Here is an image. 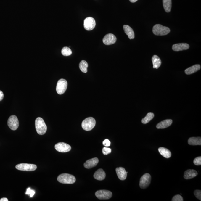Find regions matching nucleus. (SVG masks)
Wrapping results in <instances>:
<instances>
[{"mask_svg": "<svg viewBox=\"0 0 201 201\" xmlns=\"http://www.w3.org/2000/svg\"><path fill=\"white\" fill-rule=\"evenodd\" d=\"M35 127L36 131L40 135H42L46 134L47 130V126L42 118L39 117L36 118Z\"/></svg>", "mask_w": 201, "mask_h": 201, "instance_id": "1", "label": "nucleus"}, {"mask_svg": "<svg viewBox=\"0 0 201 201\" xmlns=\"http://www.w3.org/2000/svg\"><path fill=\"white\" fill-rule=\"evenodd\" d=\"M59 183L65 184H72L76 181V179L73 175L68 173H62L58 176L57 178Z\"/></svg>", "mask_w": 201, "mask_h": 201, "instance_id": "2", "label": "nucleus"}, {"mask_svg": "<svg viewBox=\"0 0 201 201\" xmlns=\"http://www.w3.org/2000/svg\"><path fill=\"white\" fill-rule=\"evenodd\" d=\"M170 32L168 27H165L160 24H156L153 28V32L157 36L166 35Z\"/></svg>", "mask_w": 201, "mask_h": 201, "instance_id": "3", "label": "nucleus"}, {"mask_svg": "<svg viewBox=\"0 0 201 201\" xmlns=\"http://www.w3.org/2000/svg\"><path fill=\"white\" fill-rule=\"evenodd\" d=\"M95 124L96 121L94 118L92 117H89L82 121V127L85 131H89L94 128Z\"/></svg>", "mask_w": 201, "mask_h": 201, "instance_id": "4", "label": "nucleus"}, {"mask_svg": "<svg viewBox=\"0 0 201 201\" xmlns=\"http://www.w3.org/2000/svg\"><path fill=\"white\" fill-rule=\"evenodd\" d=\"M67 87V82L65 79H61L58 81L56 90L57 94L62 95L65 92Z\"/></svg>", "mask_w": 201, "mask_h": 201, "instance_id": "5", "label": "nucleus"}, {"mask_svg": "<svg viewBox=\"0 0 201 201\" xmlns=\"http://www.w3.org/2000/svg\"><path fill=\"white\" fill-rule=\"evenodd\" d=\"M15 168L17 170L22 171H31L36 170L37 166L35 164L21 163L17 165Z\"/></svg>", "mask_w": 201, "mask_h": 201, "instance_id": "6", "label": "nucleus"}, {"mask_svg": "<svg viewBox=\"0 0 201 201\" xmlns=\"http://www.w3.org/2000/svg\"><path fill=\"white\" fill-rule=\"evenodd\" d=\"M151 177L150 174L146 173L141 177L140 180L139 186L142 189H145L150 185L151 182Z\"/></svg>", "mask_w": 201, "mask_h": 201, "instance_id": "7", "label": "nucleus"}, {"mask_svg": "<svg viewBox=\"0 0 201 201\" xmlns=\"http://www.w3.org/2000/svg\"><path fill=\"white\" fill-rule=\"evenodd\" d=\"M8 125L10 129L13 131L17 129L19 125V123L17 117L15 115H12L8 118Z\"/></svg>", "mask_w": 201, "mask_h": 201, "instance_id": "8", "label": "nucleus"}, {"mask_svg": "<svg viewBox=\"0 0 201 201\" xmlns=\"http://www.w3.org/2000/svg\"><path fill=\"white\" fill-rule=\"evenodd\" d=\"M84 27L87 31H91L94 28L96 22L94 19L92 17H89L85 18L84 21Z\"/></svg>", "mask_w": 201, "mask_h": 201, "instance_id": "9", "label": "nucleus"}, {"mask_svg": "<svg viewBox=\"0 0 201 201\" xmlns=\"http://www.w3.org/2000/svg\"><path fill=\"white\" fill-rule=\"evenodd\" d=\"M95 196L98 199L107 200L110 199L112 196V192L107 190H100L97 191Z\"/></svg>", "mask_w": 201, "mask_h": 201, "instance_id": "10", "label": "nucleus"}, {"mask_svg": "<svg viewBox=\"0 0 201 201\" xmlns=\"http://www.w3.org/2000/svg\"><path fill=\"white\" fill-rule=\"evenodd\" d=\"M55 148L59 152L62 153L68 152L71 149L70 145L63 142L57 143L55 145Z\"/></svg>", "mask_w": 201, "mask_h": 201, "instance_id": "11", "label": "nucleus"}, {"mask_svg": "<svg viewBox=\"0 0 201 201\" xmlns=\"http://www.w3.org/2000/svg\"><path fill=\"white\" fill-rule=\"evenodd\" d=\"M116 37L114 34H108L104 36L102 41L105 45H110L115 44L116 42Z\"/></svg>", "mask_w": 201, "mask_h": 201, "instance_id": "12", "label": "nucleus"}, {"mask_svg": "<svg viewBox=\"0 0 201 201\" xmlns=\"http://www.w3.org/2000/svg\"><path fill=\"white\" fill-rule=\"evenodd\" d=\"M190 47V46L187 43H178L173 44V50L174 51H180L186 50Z\"/></svg>", "mask_w": 201, "mask_h": 201, "instance_id": "13", "label": "nucleus"}, {"mask_svg": "<svg viewBox=\"0 0 201 201\" xmlns=\"http://www.w3.org/2000/svg\"><path fill=\"white\" fill-rule=\"evenodd\" d=\"M116 172L118 179L120 180H124L126 179L128 172L126 171L124 168L122 167L117 168L116 169Z\"/></svg>", "mask_w": 201, "mask_h": 201, "instance_id": "14", "label": "nucleus"}, {"mask_svg": "<svg viewBox=\"0 0 201 201\" xmlns=\"http://www.w3.org/2000/svg\"><path fill=\"white\" fill-rule=\"evenodd\" d=\"M99 160L97 157L89 160L84 164V166L87 169H90L95 167L98 164Z\"/></svg>", "mask_w": 201, "mask_h": 201, "instance_id": "15", "label": "nucleus"}, {"mask_svg": "<svg viewBox=\"0 0 201 201\" xmlns=\"http://www.w3.org/2000/svg\"><path fill=\"white\" fill-rule=\"evenodd\" d=\"M173 123V120L171 119L164 120L159 123L157 125V129H164L170 126Z\"/></svg>", "mask_w": 201, "mask_h": 201, "instance_id": "16", "label": "nucleus"}, {"mask_svg": "<svg viewBox=\"0 0 201 201\" xmlns=\"http://www.w3.org/2000/svg\"><path fill=\"white\" fill-rule=\"evenodd\" d=\"M198 173L196 170H188L184 172V177L186 180L194 178L197 176Z\"/></svg>", "mask_w": 201, "mask_h": 201, "instance_id": "17", "label": "nucleus"}, {"mask_svg": "<svg viewBox=\"0 0 201 201\" xmlns=\"http://www.w3.org/2000/svg\"><path fill=\"white\" fill-rule=\"evenodd\" d=\"M106 174L104 171L102 169H98L95 172L94 177L97 180L102 181L105 179Z\"/></svg>", "mask_w": 201, "mask_h": 201, "instance_id": "18", "label": "nucleus"}, {"mask_svg": "<svg viewBox=\"0 0 201 201\" xmlns=\"http://www.w3.org/2000/svg\"><path fill=\"white\" fill-rule=\"evenodd\" d=\"M123 29L124 32L128 36L130 39H133L134 38V32L131 27L128 25H124Z\"/></svg>", "mask_w": 201, "mask_h": 201, "instance_id": "19", "label": "nucleus"}, {"mask_svg": "<svg viewBox=\"0 0 201 201\" xmlns=\"http://www.w3.org/2000/svg\"><path fill=\"white\" fill-rule=\"evenodd\" d=\"M200 65H195L186 69L185 72L186 75H191L198 71V70H200Z\"/></svg>", "mask_w": 201, "mask_h": 201, "instance_id": "20", "label": "nucleus"}, {"mask_svg": "<svg viewBox=\"0 0 201 201\" xmlns=\"http://www.w3.org/2000/svg\"><path fill=\"white\" fill-rule=\"evenodd\" d=\"M188 144L190 145H201V137H192L189 138L188 141Z\"/></svg>", "mask_w": 201, "mask_h": 201, "instance_id": "21", "label": "nucleus"}, {"mask_svg": "<svg viewBox=\"0 0 201 201\" xmlns=\"http://www.w3.org/2000/svg\"><path fill=\"white\" fill-rule=\"evenodd\" d=\"M158 151L160 155L166 158H170L171 156V153L165 147H160L158 149Z\"/></svg>", "mask_w": 201, "mask_h": 201, "instance_id": "22", "label": "nucleus"}, {"mask_svg": "<svg viewBox=\"0 0 201 201\" xmlns=\"http://www.w3.org/2000/svg\"><path fill=\"white\" fill-rule=\"evenodd\" d=\"M152 60L153 65V68L158 69L161 65V60L160 58L155 55L153 56Z\"/></svg>", "mask_w": 201, "mask_h": 201, "instance_id": "23", "label": "nucleus"}, {"mask_svg": "<svg viewBox=\"0 0 201 201\" xmlns=\"http://www.w3.org/2000/svg\"><path fill=\"white\" fill-rule=\"evenodd\" d=\"M163 7L166 12H170L172 7L171 0H163Z\"/></svg>", "mask_w": 201, "mask_h": 201, "instance_id": "24", "label": "nucleus"}, {"mask_svg": "<svg viewBox=\"0 0 201 201\" xmlns=\"http://www.w3.org/2000/svg\"><path fill=\"white\" fill-rule=\"evenodd\" d=\"M88 66L89 65H88L87 62L84 60H82L79 65V68L81 70L85 73H86L88 71Z\"/></svg>", "mask_w": 201, "mask_h": 201, "instance_id": "25", "label": "nucleus"}, {"mask_svg": "<svg viewBox=\"0 0 201 201\" xmlns=\"http://www.w3.org/2000/svg\"><path fill=\"white\" fill-rule=\"evenodd\" d=\"M154 114L153 113L149 112L147 114L145 118H143L141 122L144 124H147L151 121L154 118Z\"/></svg>", "mask_w": 201, "mask_h": 201, "instance_id": "26", "label": "nucleus"}, {"mask_svg": "<svg viewBox=\"0 0 201 201\" xmlns=\"http://www.w3.org/2000/svg\"><path fill=\"white\" fill-rule=\"evenodd\" d=\"M62 54L63 55L66 56L71 55L72 54V51L69 47H65L62 49Z\"/></svg>", "mask_w": 201, "mask_h": 201, "instance_id": "27", "label": "nucleus"}, {"mask_svg": "<svg viewBox=\"0 0 201 201\" xmlns=\"http://www.w3.org/2000/svg\"><path fill=\"white\" fill-rule=\"evenodd\" d=\"M35 193L34 190H31L30 188H28L27 189V192L25 193V194L28 195H30V197H32L34 196Z\"/></svg>", "mask_w": 201, "mask_h": 201, "instance_id": "28", "label": "nucleus"}, {"mask_svg": "<svg viewBox=\"0 0 201 201\" xmlns=\"http://www.w3.org/2000/svg\"><path fill=\"white\" fill-rule=\"evenodd\" d=\"M194 164L195 165L199 166L201 165V157H196L194 160Z\"/></svg>", "mask_w": 201, "mask_h": 201, "instance_id": "29", "label": "nucleus"}, {"mask_svg": "<svg viewBox=\"0 0 201 201\" xmlns=\"http://www.w3.org/2000/svg\"><path fill=\"white\" fill-rule=\"evenodd\" d=\"M111 152V149L107 148L106 147H104L102 149V152L104 155H107L108 154H110Z\"/></svg>", "mask_w": 201, "mask_h": 201, "instance_id": "30", "label": "nucleus"}, {"mask_svg": "<svg viewBox=\"0 0 201 201\" xmlns=\"http://www.w3.org/2000/svg\"><path fill=\"white\" fill-rule=\"evenodd\" d=\"M172 201H183V197L180 195H177L175 196L172 199Z\"/></svg>", "mask_w": 201, "mask_h": 201, "instance_id": "31", "label": "nucleus"}, {"mask_svg": "<svg viewBox=\"0 0 201 201\" xmlns=\"http://www.w3.org/2000/svg\"><path fill=\"white\" fill-rule=\"evenodd\" d=\"M194 194L196 197L200 200H201V191L200 190H196L194 192Z\"/></svg>", "mask_w": 201, "mask_h": 201, "instance_id": "32", "label": "nucleus"}, {"mask_svg": "<svg viewBox=\"0 0 201 201\" xmlns=\"http://www.w3.org/2000/svg\"><path fill=\"white\" fill-rule=\"evenodd\" d=\"M110 141L108 139H105L104 141H103V144L104 146H105V147H109V146L110 145Z\"/></svg>", "mask_w": 201, "mask_h": 201, "instance_id": "33", "label": "nucleus"}, {"mask_svg": "<svg viewBox=\"0 0 201 201\" xmlns=\"http://www.w3.org/2000/svg\"><path fill=\"white\" fill-rule=\"evenodd\" d=\"M4 94L3 92L2 91L0 90V102L2 100V99H4Z\"/></svg>", "mask_w": 201, "mask_h": 201, "instance_id": "34", "label": "nucleus"}, {"mask_svg": "<svg viewBox=\"0 0 201 201\" xmlns=\"http://www.w3.org/2000/svg\"><path fill=\"white\" fill-rule=\"evenodd\" d=\"M8 200L7 198H2V199H0V201H8Z\"/></svg>", "mask_w": 201, "mask_h": 201, "instance_id": "35", "label": "nucleus"}, {"mask_svg": "<svg viewBox=\"0 0 201 201\" xmlns=\"http://www.w3.org/2000/svg\"><path fill=\"white\" fill-rule=\"evenodd\" d=\"M130 2L132 3H134L137 2L138 0H129Z\"/></svg>", "mask_w": 201, "mask_h": 201, "instance_id": "36", "label": "nucleus"}]
</instances>
